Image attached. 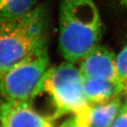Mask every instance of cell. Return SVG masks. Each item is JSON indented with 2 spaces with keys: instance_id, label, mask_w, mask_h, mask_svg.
<instances>
[{
  "instance_id": "7c38bea8",
  "label": "cell",
  "mask_w": 127,
  "mask_h": 127,
  "mask_svg": "<svg viewBox=\"0 0 127 127\" xmlns=\"http://www.w3.org/2000/svg\"><path fill=\"white\" fill-rule=\"evenodd\" d=\"M59 127H83L80 125V123L78 121V119L76 116L73 115L66 120L64 122H63Z\"/></svg>"
},
{
  "instance_id": "7a4b0ae2",
  "label": "cell",
  "mask_w": 127,
  "mask_h": 127,
  "mask_svg": "<svg viewBox=\"0 0 127 127\" xmlns=\"http://www.w3.org/2000/svg\"><path fill=\"white\" fill-rule=\"evenodd\" d=\"M48 16L44 5L23 15L0 18V74L48 48Z\"/></svg>"
},
{
  "instance_id": "30bf717a",
  "label": "cell",
  "mask_w": 127,
  "mask_h": 127,
  "mask_svg": "<svg viewBox=\"0 0 127 127\" xmlns=\"http://www.w3.org/2000/svg\"><path fill=\"white\" fill-rule=\"evenodd\" d=\"M117 82L123 95L127 94V44L116 55Z\"/></svg>"
},
{
  "instance_id": "8992f818",
  "label": "cell",
  "mask_w": 127,
  "mask_h": 127,
  "mask_svg": "<svg viewBox=\"0 0 127 127\" xmlns=\"http://www.w3.org/2000/svg\"><path fill=\"white\" fill-rule=\"evenodd\" d=\"M79 70L83 77L117 82L116 55L113 51L98 44L80 62Z\"/></svg>"
},
{
  "instance_id": "ba28073f",
  "label": "cell",
  "mask_w": 127,
  "mask_h": 127,
  "mask_svg": "<svg viewBox=\"0 0 127 127\" xmlns=\"http://www.w3.org/2000/svg\"><path fill=\"white\" fill-rule=\"evenodd\" d=\"M122 106L121 96L106 103L91 105L87 127H111Z\"/></svg>"
},
{
  "instance_id": "5bb4252c",
  "label": "cell",
  "mask_w": 127,
  "mask_h": 127,
  "mask_svg": "<svg viewBox=\"0 0 127 127\" xmlns=\"http://www.w3.org/2000/svg\"><path fill=\"white\" fill-rule=\"evenodd\" d=\"M123 104H124V106L127 108V94H126V99H125V103H124Z\"/></svg>"
},
{
  "instance_id": "4fadbf2b",
  "label": "cell",
  "mask_w": 127,
  "mask_h": 127,
  "mask_svg": "<svg viewBox=\"0 0 127 127\" xmlns=\"http://www.w3.org/2000/svg\"><path fill=\"white\" fill-rule=\"evenodd\" d=\"M119 1L125 6L127 8V0H119Z\"/></svg>"
},
{
  "instance_id": "5b68a950",
  "label": "cell",
  "mask_w": 127,
  "mask_h": 127,
  "mask_svg": "<svg viewBox=\"0 0 127 127\" xmlns=\"http://www.w3.org/2000/svg\"><path fill=\"white\" fill-rule=\"evenodd\" d=\"M52 120L36 110L31 103L6 99L0 102L2 127H54Z\"/></svg>"
},
{
  "instance_id": "6da1fadb",
  "label": "cell",
  "mask_w": 127,
  "mask_h": 127,
  "mask_svg": "<svg viewBox=\"0 0 127 127\" xmlns=\"http://www.w3.org/2000/svg\"><path fill=\"white\" fill-rule=\"evenodd\" d=\"M103 26L94 0H61L59 49L67 61L79 63L99 44Z\"/></svg>"
},
{
  "instance_id": "8fae6325",
  "label": "cell",
  "mask_w": 127,
  "mask_h": 127,
  "mask_svg": "<svg viewBox=\"0 0 127 127\" xmlns=\"http://www.w3.org/2000/svg\"><path fill=\"white\" fill-rule=\"evenodd\" d=\"M111 127H127V108L123 103Z\"/></svg>"
},
{
  "instance_id": "52a82bcc",
  "label": "cell",
  "mask_w": 127,
  "mask_h": 127,
  "mask_svg": "<svg viewBox=\"0 0 127 127\" xmlns=\"http://www.w3.org/2000/svg\"><path fill=\"white\" fill-rule=\"evenodd\" d=\"M84 93L90 104L106 103L123 94L119 84L103 79L83 77Z\"/></svg>"
},
{
  "instance_id": "9c48e42d",
  "label": "cell",
  "mask_w": 127,
  "mask_h": 127,
  "mask_svg": "<svg viewBox=\"0 0 127 127\" xmlns=\"http://www.w3.org/2000/svg\"><path fill=\"white\" fill-rule=\"evenodd\" d=\"M36 6V0H0V18L21 16Z\"/></svg>"
},
{
  "instance_id": "9a60e30c",
  "label": "cell",
  "mask_w": 127,
  "mask_h": 127,
  "mask_svg": "<svg viewBox=\"0 0 127 127\" xmlns=\"http://www.w3.org/2000/svg\"><path fill=\"white\" fill-rule=\"evenodd\" d=\"M0 127H2V126H1V123H0Z\"/></svg>"
},
{
  "instance_id": "3957f363",
  "label": "cell",
  "mask_w": 127,
  "mask_h": 127,
  "mask_svg": "<svg viewBox=\"0 0 127 127\" xmlns=\"http://www.w3.org/2000/svg\"><path fill=\"white\" fill-rule=\"evenodd\" d=\"M42 93L51 99L54 106L52 119L67 113L76 116L83 127H87L90 105L85 97L83 76L74 64L68 61L48 69Z\"/></svg>"
},
{
  "instance_id": "277c9868",
  "label": "cell",
  "mask_w": 127,
  "mask_h": 127,
  "mask_svg": "<svg viewBox=\"0 0 127 127\" xmlns=\"http://www.w3.org/2000/svg\"><path fill=\"white\" fill-rule=\"evenodd\" d=\"M49 68L48 51L45 48L0 74V94L6 100L31 103L42 94Z\"/></svg>"
}]
</instances>
